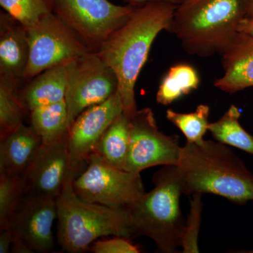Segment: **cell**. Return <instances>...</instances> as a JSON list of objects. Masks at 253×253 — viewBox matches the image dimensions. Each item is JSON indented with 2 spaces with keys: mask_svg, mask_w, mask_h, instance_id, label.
<instances>
[{
  "mask_svg": "<svg viewBox=\"0 0 253 253\" xmlns=\"http://www.w3.org/2000/svg\"><path fill=\"white\" fill-rule=\"evenodd\" d=\"M220 55L224 75L214 81V86L229 94L252 87L253 36L238 32Z\"/></svg>",
  "mask_w": 253,
  "mask_h": 253,
  "instance_id": "cell-15",
  "label": "cell"
},
{
  "mask_svg": "<svg viewBox=\"0 0 253 253\" xmlns=\"http://www.w3.org/2000/svg\"><path fill=\"white\" fill-rule=\"evenodd\" d=\"M31 126L42 143L51 142L70 129L65 100L33 109L30 112Z\"/></svg>",
  "mask_w": 253,
  "mask_h": 253,
  "instance_id": "cell-19",
  "label": "cell"
},
{
  "mask_svg": "<svg viewBox=\"0 0 253 253\" xmlns=\"http://www.w3.org/2000/svg\"><path fill=\"white\" fill-rule=\"evenodd\" d=\"M246 1H253V0H246Z\"/></svg>",
  "mask_w": 253,
  "mask_h": 253,
  "instance_id": "cell-34",
  "label": "cell"
},
{
  "mask_svg": "<svg viewBox=\"0 0 253 253\" xmlns=\"http://www.w3.org/2000/svg\"><path fill=\"white\" fill-rule=\"evenodd\" d=\"M94 253H139L140 250L128 238L116 236L114 239L97 241L90 248Z\"/></svg>",
  "mask_w": 253,
  "mask_h": 253,
  "instance_id": "cell-27",
  "label": "cell"
},
{
  "mask_svg": "<svg viewBox=\"0 0 253 253\" xmlns=\"http://www.w3.org/2000/svg\"><path fill=\"white\" fill-rule=\"evenodd\" d=\"M238 31L247 33V34L253 36V21L249 18L245 17L240 22L239 27H238Z\"/></svg>",
  "mask_w": 253,
  "mask_h": 253,
  "instance_id": "cell-31",
  "label": "cell"
},
{
  "mask_svg": "<svg viewBox=\"0 0 253 253\" xmlns=\"http://www.w3.org/2000/svg\"><path fill=\"white\" fill-rule=\"evenodd\" d=\"M246 17L253 21V1H246Z\"/></svg>",
  "mask_w": 253,
  "mask_h": 253,
  "instance_id": "cell-32",
  "label": "cell"
},
{
  "mask_svg": "<svg viewBox=\"0 0 253 253\" xmlns=\"http://www.w3.org/2000/svg\"><path fill=\"white\" fill-rule=\"evenodd\" d=\"M29 59L24 81L92 51L54 12L27 28Z\"/></svg>",
  "mask_w": 253,
  "mask_h": 253,
  "instance_id": "cell-9",
  "label": "cell"
},
{
  "mask_svg": "<svg viewBox=\"0 0 253 253\" xmlns=\"http://www.w3.org/2000/svg\"><path fill=\"white\" fill-rule=\"evenodd\" d=\"M27 191L26 174H0V229L8 226L10 217Z\"/></svg>",
  "mask_w": 253,
  "mask_h": 253,
  "instance_id": "cell-24",
  "label": "cell"
},
{
  "mask_svg": "<svg viewBox=\"0 0 253 253\" xmlns=\"http://www.w3.org/2000/svg\"><path fill=\"white\" fill-rule=\"evenodd\" d=\"M55 0H0V5L26 28L54 12Z\"/></svg>",
  "mask_w": 253,
  "mask_h": 253,
  "instance_id": "cell-25",
  "label": "cell"
},
{
  "mask_svg": "<svg viewBox=\"0 0 253 253\" xmlns=\"http://www.w3.org/2000/svg\"><path fill=\"white\" fill-rule=\"evenodd\" d=\"M85 170L73 181V187L81 199L113 208L128 209L144 196L140 173L113 167L93 153Z\"/></svg>",
  "mask_w": 253,
  "mask_h": 253,
  "instance_id": "cell-6",
  "label": "cell"
},
{
  "mask_svg": "<svg viewBox=\"0 0 253 253\" xmlns=\"http://www.w3.org/2000/svg\"><path fill=\"white\" fill-rule=\"evenodd\" d=\"M177 135L160 130L150 108L136 110L130 117V144L125 170L141 173L154 166H176L181 146Z\"/></svg>",
  "mask_w": 253,
  "mask_h": 253,
  "instance_id": "cell-10",
  "label": "cell"
},
{
  "mask_svg": "<svg viewBox=\"0 0 253 253\" xmlns=\"http://www.w3.org/2000/svg\"><path fill=\"white\" fill-rule=\"evenodd\" d=\"M241 113L235 105L216 122L209 123L208 131L216 141L253 155V136L240 124Z\"/></svg>",
  "mask_w": 253,
  "mask_h": 253,
  "instance_id": "cell-20",
  "label": "cell"
},
{
  "mask_svg": "<svg viewBox=\"0 0 253 253\" xmlns=\"http://www.w3.org/2000/svg\"><path fill=\"white\" fill-rule=\"evenodd\" d=\"M130 144V117L121 113L105 131L95 154L113 167L125 169Z\"/></svg>",
  "mask_w": 253,
  "mask_h": 253,
  "instance_id": "cell-18",
  "label": "cell"
},
{
  "mask_svg": "<svg viewBox=\"0 0 253 253\" xmlns=\"http://www.w3.org/2000/svg\"><path fill=\"white\" fill-rule=\"evenodd\" d=\"M27 28L9 14H0V77L19 86L29 59Z\"/></svg>",
  "mask_w": 253,
  "mask_h": 253,
  "instance_id": "cell-14",
  "label": "cell"
},
{
  "mask_svg": "<svg viewBox=\"0 0 253 253\" xmlns=\"http://www.w3.org/2000/svg\"><path fill=\"white\" fill-rule=\"evenodd\" d=\"M69 129L51 142L42 143L26 172L28 191L57 198L71 178L78 176L68 150Z\"/></svg>",
  "mask_w": 253,
  "mask_h": 253,
  "instance_id": "cell-13",
  "label": "cell"
},
{
  "mask_svg": "<svg viewBox=\"0 0 253 253\" xmlns=\"http://www.w3.org/2000/svg\"><path fill=\"white\" fill-rule=\"evenodd\" d=\"M42 141L31 126L21 125L1 137L0 174H25L31 166Z\"/></svg>",
  "mask_w": 253,
  "mask_h": 253,
  "instance_id": "cell-16",
  "label": "cell"
},
{
  "mask_svg": "<svg viewBox=\"0 0 253 253\" xmlns=\"http://www.w3.org/2000/svg\"><path fill=\"white\" fill-rule=\"evenodd\" d=\"M67 181L57 202L58 242L70 253H83L100 237L134 236L129 210L113 208L81 199Z\"/></svg>",
  "mask_w": 253,
  "mask_h": 253,
  "instance_id": "cell-5",
  "label": "cell"
},
{
  "mask_svg": "<svg viewBox=\"0 0 253 253\" xmlns=\"http://www.w3.org/2000/svg\"><path fill=\"white\" fill-rule=\"evenodd\" d=\"M118 89L116 73L96 51L68 61L65 101L69 127L83 111L104 102Z\"/></svg>",
  "mask_w": 253,
  "mask_h": 253,
  "instance_id": "cell-8",
  "label": "cell"
},
{
  "mask_svg": "<svg viewBox=\"0 0 253 253\" xmlns=\"http://www.w3.org/2000/svg\"><path fill=\"white\" fill-rule=\"evenodd\" d=\"M136 7L115 4L109 0H55L54 13L96 52Z\"/></svg>",
  "mask_w": 253,
  "mask_h": 253,
  "instance_id": "cell-7",
  "label": "cell"
},
{
  "mask_svg": "<svg viewBox=\"0 0 253 253\" xmlns=\"http://www.w3.org/2000/svg\"><path fill=\"white\" fill-rule=\"evenodd\" d=\"M176 166L184 194L216 195L239 205L253 201V173L227 145L217 141H186Z\"/></svg>",
  "mask_w": 253,
  "mask_h": 253,
  "instance_id": "cell-2",
  "label": "cell"
},
{
  "mask_svg": "<svg viewBox=\"0 0 253 253\" xmlns=\"http://www.w3.org/2000/svg\"><path fill=\"white\" fill-rule=\"evenodd\" d=\"M241 253H253V250L252 251H241Z\"/></svg>",
  "mask_w": 253,
  "mask_h": 253,
  "instance_id": "cell-33",
  "label": "cell"
},
{
  "mask_svg": "<svg viewBox=\"0 0 253 253\" xmlns=\"http://www.w3.org/2000/svg\"><path fill=\"white\" fill-rule=\"evenodd\" d=\"M56 217V198L27 191L7 226L24 240L33 252L47 253L54 247L52 226Z\"/></svg>",
  "mask_w": 253,
  "mask_h": 253,
  "instance_id": "cell-11",
  "label": "cell"
},
{
  "mask_svg": "<svg viewBox=\"0 0 253 253\" xmlns=\"http://www.w3.org/2000/svg\"><path fill=\"white\" fill-rule=\"evenodd\" d=\"M123 113L118 92L107 100L88 108L71 125L68 134V150L73 169L79 174L105 131Z\"/></svg>",
  "mask_w": 253,
  "mask_h": 253,
  "instance_id": "cell-12",
  "label": "cell"
},
{
  "mask_svg": "<svg viewBox=\"0 0 253 253\" xmlns=\"http://www.w3.org/2000/svg\"><path fill=\"white\" fill-rule=\"evenodd\" d=\"M13 241V232L9 226L0 229V253H9Z\"/></svg>",
  "mask_w": 253,
  "mask_h": 253,
  "instance_id": "cell-28",
  "label": "cell"
},
{
  "mask_svg": "<svg viewBox=\"0 0 253 253\" xmlns=\"http://www.w3.org/2000/svg\"><path fill=\"white\" fill-rule=\"evenodd\" d=\"M127 3V4L131 5L134 6H139L141 5L146 4V3L151 2V1H165V2L171 3V4L179 5L182 4L185 0H123Z\"/></svg>",
  "mask_w": 253,
  "mask_h": 253,
  "instance_id": "cell-30",
  "label": "cell"
},
{
  "mask_svg": "<svg viewBox=\"0 0 253 253\" xmlns=\"http://www.w3.org/2000/svg\"><path fill=\"white\" fill-rule=\"evenodd\" d=\"M200 78L197 71L188 64H177L169 68L160 84L156 101L159 104L168 106L197 89Z\"/></svg>",
  "mask_w": 253,
  "mask_h": 253,
  "instance_id": "cell-21",
  "label": "cell"
},
{
  "mask_svg": "<svg viewBox=\"0 0 253 253\" xmlns=\"http://www.w3.org/2000/svg\"><path fill=\"white\" fill-rule=\"evenodd\" d=\"M202 196L201 194L192 195V199L190 202L189 215L185 220L181 239L182 253H199V236L204 208Z\"/></svg>",
  "mask_w": 253,
  "mask_h": 253,
  "instance_id": "cell-26",
  "label": "cell"
},
{
  "mask_svg": "<svg viewBox=\"0 0 253 253\" xmlns=\"http://www.w3.org/2000/svg\"><path fill=\"white\" fill-rule=\"evenodd\" d=\"M13 232V231H12ZM11 251L15 253H34L24 240L13 233V241L11 244Z\"/></svg>",
  "mask_w": 253,
  "mask_h": 253,
  "instance_id": "cell-29",
  "label": "cell"
},
{
  "mask_svg": "<svg viewBox=\"0 0 253 253\" xmlns=\"http://www.w3.org/2000/svg\"><path fill=\"white\" fill-rule=\"evenodd\" d=\"M18 87L0 77V136H4L23 124L27 110L19 96Z\"/></svg>",
  "mask_w": 253,
  "mask_h": 253,
  "instance_id": "cell-22",
  "label": "cell"
},
{
  "mask_svg": "<svg viewBox=\"0 0 253 253\" xmlns=\"http://www.w3.org/2000/svg\"><path fill=\"white\" fill-rule=\"evenodd\" d=\"M154 189L128 208L134 236H147L159 252L181 246L185 220L180 209L184 183L176 166H163L153 176Z\"/></svg>",
  "mask_w": 253,
  "mask_h": 253,
  "instance_id": "cell-4",
  "label": "cell"
},
{
  "mask_svg": "<svg viewBox=\"0 0 253 253\" xmlns=\"http://www.w3.org/2000/svg\"><path fill=\"white\" fill-rule=\"evenodd\" d=\"M177 5L151 1L137 6L134 14L109 37L96 52L116 73L123 112H136L134 88L156 37L170 31Z\"/></svg>",
  "mask_w": 253,
  "mask_h": 253,
  "instance_id": "cell-1",
  "label": "cell"
},
{
  "mask_svg": "<svg viewBox=\"0 0 253 253\" xmlns=\"http://www.w3.org/2000/svg\"><path fill=\"white\" fill-rule=\"evenodd\" d=\"M210 107L201 104L192 113L176 112L172 109L166 111V118L185 136L187 142L199 144L204 140L208 131Z\"/></svg>",
  "mask_w": 253,
  "mask_h": 253,
  "instance_id": "cell-23",
  "label": "cell"
},
{
  "mask_svg": "<svg viewBox=\"0 0 253 253\" xmlns=\"http://www.w3.org/2000/svg\"><path fill=\"white\" fill-rule=\"evenodd\" d=\"M67 85V62L43 71L32 78L18 96L24 107L33 109L65 100Z\"/></svg>",
  "mask_w": 253,
  "mask_h": 253,
  "instance_id": "cell-17",
  "label": "cell"
},
{
  "mask_svg": "<svg viewBox=\"0 0 253 253\" xmlns=\"http://www.w3.org/2000/svg\"><path fill=\"white\" fill-rule=\"evenodd\" d=\"M245 17V0H189L176 8L169 32L188 54L208 57L225 50Z\"/></svg>",
  "mask_w": 253,
  "mask_h": 253,
  "instance_id": "cell-3",
  "label": "cell"
},
{
  "mask_svg": "<svg viewBox=\"0 0 253 253\" xmlns=\"http://www.w3.org/2000/svg\"><path fill=\"white\" fill-rule=\"evenodd\" d=\"M185 1H189V0H185Z\"/></svg>",
  "mask_w": 253,
  "mask_h": 253,
  "instance_id": "cell-35",
  "label": "cell"
}]
</instances>
